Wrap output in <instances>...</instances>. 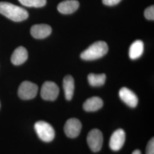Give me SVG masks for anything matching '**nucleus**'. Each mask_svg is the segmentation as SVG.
<instances>
[{"instance_id": "obj_1", "label": "nucleus", "mask_w": 154, "mask_h": 154, "mask_svg": "<svg viewBox=\"0 0 154 154\" xmlns=\"http://www.w3.org/2000/svg\"><path fill=\"white\" fill-rule=\"evenodd\" d=\"M0 13L15 22L24 21L29 17L26 10L7 2H0Z\"/></svg>"}, {"instance_id": "obj_2", "label": "nucleus", "mask_w": 154, "mask_h": 154, "mask_svg": "<svg viewBox=\"0 0 154 154\" xmlns=\"http://www.w3.org/2000/svg\"><path fill=\"white\" fill-rule=\"evenodd\" d=\"M108 50V46L105 42L98 41L83 51L81 54V58L85 61L95 60L106 55Z\"/></svg>"}, {"instance_id": "obj_3", "label": "nucleus", "mask_w": 154, "mask_h": 154, "mask_svg": "<svg viewBox=\"0 0 154 154\" xmlns=\"http://www.w3.org/2000/svg\"><path fill=\"white\" fill-rule=\"evenodd\" d=\"M34 128L39 138L44 142H50L55 137V131L48 122H37L34 125Z\"/></svg>"}, {"instance_id": "obj_4", "label": "nucleus", "mask_w": 154, "mask_h": 154, "mask_svg": "<svg viewBox=\"0 0 154 154\" xmlns=\"http://www.w3.org/2000/svg\"><path fill=\"white\" fill-rule=\"evenodd\" d=\"M38 86L36 84L30 81H24L20 85L18 94L23 100H29L35 98L38 93Z\"/></svg>"}, {"instance_id": "obj_5", "label": "nucleus", "mask_w": 154, "mask_h": 154, "mask_svg": "<svg viewBox=\"0 0 154 154\" xmlns=\"http://www.w3.org/2000/svg\"><path fill=\"white\" fill-rule=\"evenodd\" d=\"M60 92V89L57 85L51 81H46L43 84L41 96L46 100L53 101L57 98Z\"/></svg>"}, {"instance_id": "obj_6", "label": "nucleus", "mask_w": 154, "mask_h": 154, "mask_svg": "<svg viewBox=\"0 0 154 154\" xmlns=\"http://www.w3.org/2000/svg\"><path fill=\"white\" fill-rule=\"evenodd\" d=\"M103 135L98 129H93L88 132L87 142L88 146L93 152H98L103 144Z\"/></svg>"}, {"instance_id": "obj_7", "label": "nucleus", "mask_w": 154, "mask_h": 154, "mask_svg": "<svg viewBox=\"0 0 154 154\" xmlns=\"http://www.w3.org/2000/svg\"><path fill=\"white\" fill-rule=\"evenodd\" d=\"M82 129L81 122L76 118H71L67 120L64 127L65 133L67 137L70 138L77 137Z\"/></svg>"}, {"instance_id": "obj_8", "label": "nucleus", "mask_w": 154, "mask_h": 154, "mask_svg": "<svg viewBox=\"0 0 154 154\" xmlns=\"http://www.w3.org/2000/svg\"><path fill=\"white\" fill-rule=\"evenodd\" d=\"M125 132L122 129H118L112 134L110 139L109 146L113 151H118L121 149L125 142Z\"/></svg>"}, {"instance_id": "obj_9", "label": "nucleus", "mask_w": 154, "mask_h": 154, "mask_svg": "<svg viewBox=\"0 0 154 154\" xmlns=\"http://www.w3.org/2000/svg\"><path fill=\"white\" fill-rule=\"evenodd\" d=\"M119 95L123 102L130 107H135L138 105V97L131 90L126 88H122L119 90Z\"/></svg>"}, {"instance_id": "obj_10", "label": "nucleus", "mask_w": 154, "mask_h": 154, "mask_svg": "<svg viewBox=\"0 0 154 154\" xmlns=\"http://www.w3.org/2000/svg\"><path fill=\"white\" fill-rule=\"evenodd\" d=\"M52 29L49 25L37 24L31 28L30 33L34 38L44 39L48 37L51 33Z\"/></svg>"}, {"instance_id": "obj_11", "label": "nucleus", "mask_w": 154, "mask_h": 154, "mask_svg": "<svg viewBox=\"0 0 154 154\" xmlns=\"http://www.w3.org/2000/svg\"><path fill=\"white\" fill-rule=\"evenodd\" d=\"M79 6V3L77 0H66L59 4L57 9L62 14H69L76 11Z\"/></svg>"}, {"instance_id": "obj_12", "label": "nucleus", "mask_w": 154, "mask_h": 154, "mask_svg": "<svg viewBox=\"0 0 154 154\" xmlns=\"http://www.w3.org/2000/svg\"><path fill=\"white\" fill-rule=\"evenodd\" d=\"M28 53L24 47L20 46L15 50L11 55V61L14 65H20L27 60Z\"/></svg>"}, {"instance_id": "obj_13", "label": "nucleus", "mask_w": 154, "mask_h": 154, "mask_svg": "<svg viewBox=\"0 0 154 154\" xmlns=\"http://www.w3.org/2000/svg\"><path fill=\"white\" fill-rule=\"evenodd\" d=\"M103 105V100L98 97H93L87 99L83 103L84 110L88 112H93L101 109Z\"/></svg>"}, {"instance_id": "obj_14", "label": "nucleus", "mask_w": 154, "mask_h": 154, "mask_svg": "<svg viewBox=\"0 0 154 154\" xmlns=\"http://www.w3.org/2000/svg\"><path fill=\"white\" fill-rule=\"evenodd\" d=\"M63 88L65 93V97L67 100L72 99L74 92V81L71 75H67L64 78L63 81Z\"/></svg>"}, {"instance_id": "obj_15", "label": "nucleus", "mask_w": 154, "mask_h": 154, "mask_svg": "<svg viewBox=\"0 0 154 154\" xmlns=\"http://www.w3.org/2000/svg\"><path fill=\"white\" fill-rule=\"evenodd\" d=\"M144 44L141 40L134 41L129 49V57L131 60H137L143 54Z\"/></svg>"}, {"instance_id": "obj_16", "label": "nucleus", "mask_w": 154, "mask_h": 154, "mask_svg": "<svg viewBox=\"0 0 154 154\" xmlns=\"http://www.w3.org/2000/svg\"><path fill=\"white\" fill-rule=\"evenodd\" d=\"M106 76L105 74H90L88 77V79L89 84L94 87L101 86L105 84Z\"/></svg>"}, {"instance_id": "obj_17", "label": "nucleus", "mask_w": 154, "mask_h": 154, "mask_svg": "<svg viewBox=\"0 0 154 154\" xmlns=\"http://www.w3.org/2000/svg\"><path fill=\"white\" fill-rule=\"evenodd\" d=\"M22 5L27 7L41 8L46 4V0H18Z\"/></svg>"}, {"instance_id": "obj_18", "label": "nucleus", "mask_w": 154, "mask_h": 154, "mask_svg": "<svg viewBox=\"0 0 154 154\" xmlns=\"http://www.w3.org/2000/svg\"><path fill=\"white\" fill-rule=\"evenodd\" d=\"M144 16L146 19L149 20H154V5L150 6L146 9L144 13Z\"/></svg>"}, {"instance_id": "obj_19", "label": "nucleus", "mask_w": 154, "mask_h": 154, "mask_svg": "<svg viewBox=\"0 0 154 154\" xmlns=\"http://www.w3.org/2000/svg\"><path fill=\"white\" fill-rule=\"evenodd\" d=\"M146 154H154V138H152L147 144L146 147Z\"/></svg>"}, {"instance_id": "obj_20", "label": "nucleus", "mask_w": 154, "mask_h": 154, "mask_svg": "<svg viewBox=\"0 0 154 154\" xmlns=\"http://www.w3.org/2000/svg\"><path fill=\"white\" fill-rule=\"evenodd\" d=\"M122 0H102V2L105 5L114 6L119 4Z\"/></svg>"}, {"instance_id": "obj_21", "label": "nucleus", "mask_w": 154, "mask_h": 154, "mask_svg": "<svg viewBox=\"0 0 154 154\" xmlns=\"http://www.w3.org/2000/svg\"><path fill=\"white\" fill-rule=\"evenodd\" d=\"M132 154H141V152H140V150H139V149H136V150H135L133 152H132Z\"/></svg>"}, {"instance_id": "obj_22", "label": "nucleus", "mask_w": 154, "mask_h": 154, "mask_svg": "<svg viewBox=\"0 0 154 154\" xmlns=\"http://www.w3.org/2000/svg\"><path fill=\"white\" fill-rule=\"evenodd\" d=\"M0 106H1V105H0Z\"/></svg>"}]
</instances>
